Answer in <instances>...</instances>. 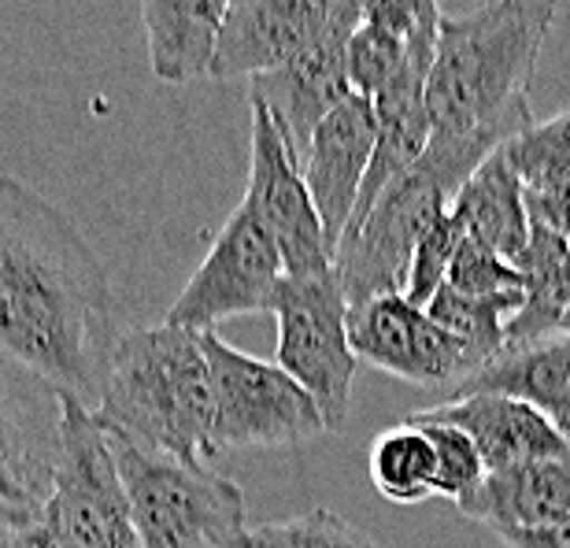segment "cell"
Returning <instances> with one entry per match:
<instances>
[{"label":"cell","mask_w":570,"mask_h":548,"mask_svg":"<svg viewBox=\"0 0 570 548\" xmlns=\"http://www.w3.org/2000/svg\"><path fill=\"white\" fill-rule=\"evenodd\" d=\"M363 22V0L352 4L323 38L278 63L275 71L248 78V97L275 119L282 141L304 167L307 145L330 111L352 97L348 82V41Z\"/></svg>","instance_id":"7c38bea8"},{"label":"cell","mask_w":570,"mask_h":548,"mask_svg":"<svg viewBox=\"0 0 570 548\" xmlns=\"http://www.w3.org/2000/svg\"><path fill=\"white\" fill-rule=\"evenodd\" d=\"M60 456V393L0 356V545L45 516Z\"/></svg>","instance_id":"ba28073f"},{"label":"cell","mask_w":570,"mask_h":548,"mask_svg":"<svg viewBox=\"0 0 570 548\" xmlns=\"http://www.w3.org/2000/svg\"><path fill=\"white\" fill-rule=\"evenodd\" d=\"M560 0H489L463 19L438 27V52L426 78L433 134H493L511 141L533 127L530 82Z\"/></svg>","instance_id":"7a4b0ae2"},{"label":"cell","mask_w":570,"mask_h":548,"mask_svg":"<svg viewBox=\"0 0 570 548\" xmlns=\"http://www.w3.org/2000/svg\"><path fill=\"white\" fill-rule=\"evenodd\" d=\"M100 427L130 497L141 548H242L248 530L242 486L215 474L208 463H186L145 449L108 422Z\"/></svg>","instance_id":"277c9868"},{"label":"cell","mask_w":570,"mask_h":548,"mask_svg":"<svg viewBox=\"0 0 570 548\" xmlns=\"http://www.w3.org/2000/svg\"><path fill=\"white\" fill-rule=\"evenodd\" d=\"M560 334H570V307H567V315H563V323H560Z\"/></svg>","instance_id":"836d02e7"},{"label":"cell","mask_w":570,"mask_h":548,"mask_svg":"<svg viewBox=\"0 0 570 548\" xmlns=\"http://www.w3.org/2000/svg\"><path fill=\"white\" fill-rule=\"evenodd\" d=\"M204 356L212 371V441L223 449H293L326 433L312 393L278 363L256 360L204 330Z\"/></svg>","instance_id":"5b68a950"},{"label":"cell","mask_w":570,"mask_h":548,"mask_svg":"<svg viewBox=\"0 0 570 548\" xmlns=\"http://www.w3.org/2000/svg\"><path fill=\"white\" fill-rule=\"evenodd\" d=\"M363 22L412 41L415 33H438L441 8L438 0H363Z\"/></svg>","instance_id":"f546056e"},{"label":"cell","mask_w":570,"mask_h":548,"mask_svg":"<svg viewBox=\"0 0 570 548\" xmlns=\"http://www.w3.org/2000/svg\"><path fill=\"white\" fill-rule=\"evenodd\" d=\"M527 296L508 293V296H466L455 293L449 285H441L438 296L426 304V315L438 323L444 334H452L460 345L478 360V368L500 356L508 345L504 330L511 319L519 315V307Z\"/></svg>","instance_id":"603a6c76"},{"label":"cell","mask_w":570,"mask_h":548,"mask_svg":"<svg viewBox=\"0 0 570 548\" xmlns=\"http://www.w3.org/2000/svg\"><path fill=\"white\" fill-rule=\"evenodd\" d=\"M63 456L49 500L52 519L60 522L71 548H141L134 530L130 497L122 489L116 456L108 449L97 411L60 397Z\"/></svg>","instance_id":"9c48e42d"},{"label":"cell","mask_w":570,"mask_h":548,"mask_svg":"<svg viewBox=\"0 0 570 548\" xmlns=\"http://www.w3.org/2000/svg\"><path fill=\"white\" fill-rule=\"evenodd\" d=\"M522 189H549L570 182V108L549 123H533L500 148Z\"/></svg>","instance_id":"cb8c5ba5"},{"label":"cell","mask_w":570,"mask_h":548,"mask_svg":"<svg viewBox=\"0 0 570 548\" xmlns=\"http://www.w3.org/2000/svg\"><path fill=\"white\" fill-rule=\"evenodd\" d=\"M116 341L97 248L49 197L0 175V356L97 411Z\"/></svg>","instance_id":"6da1fadb"},{"label":"cell","mask_w":570,"mask_h":548,"mask_svg":"<svg viewBox=\"0 0 570 548\" xmlns=\"http://www.w3.org/2000/svg\"><path fill=\"white\" fill-rule=\"evenodd\" d=\"M452 200L455 189L419 159L407 175L382 189L363 219L348 223L334 248V278L348 307L404 293L419 237L452 208Z\"/></svg>","instance_id":"8992f818"},{"label":"cell","mask_w":570,"mask_h":548,"mask_svg":"<svg viewBox=\"0 0 570 548\" xmlns=\"http://www.w3.org/2000/svg\"><path fill=\"white\" fill-rule=\"evenodd\" d=\"M374 137H379V123H374V108L367 97L352 94L345 105H337L330 116L318 123L304 156V182L315 200V212L323 219L330 248H337L341 234L356 212L363 175H367Z\"/></svg>","instance_id":"9a60e30c"},{"label":"cell","mask_w":570,"mask_h":548,"mask_svg":"<svg viewBox=\"0 0 570 548\" xmlns=\"http://www.w3.org/2000/svg\"><path fill=\"white\" fill-rule=\"evenodd\" d=\"M242 208L271 234L285 278H318L334 271V248L307 193L304 170L282 141L275 119L259 105H253V148Z\"/></svg>","instance_id":"8fae6325"},{"label":"cell","mask_w":570,"mask_h":548,"mask_svg":"<svg viewBox=\"0 0 570 548\" xmlns=\"http://www.w3.org/2000/svg\"><path fill=\"white\" fill-rule=\"evenodd\" d=\"M97 415L145 449L186 463L219 456L212 441V371L197 330L159 323L119 334Z\"/></svg>","instance_id":"3957f363"},{"label":"cell","mask_w":570,"mask_h":548,"mask_svg":"<svg viewBox=\"0 0 570 548\" xmlns=\"http://www.w3.org/2000/svg\"><path fill=\"white\" fill-rule=\"evenodd\" d=\"M271 315L278 319V368L312 393L330 433L348 422L356 390V352L348 341V301L330 274L282 278Z\"/></svg>","instance_id":"52a82bcc"},{"label":"cell","mask_w":570,"mask_h":548,"mask_svg":"<svg viewBox=\"0 0 570 548\" xmlns=\"http://www.w3.org/2000/svg\"><path fill=\"white\" fill-rule=\"evenodd\" d=\"M0 548H71V545H67L60 522L52 519V511L45 508L41 519H33L30 527H22L19 534H11V538Z\"/></svg>","instance_id":"d6a6232c"},{"label":"cell","mask_w":570,"mask_h":548,"mask_svg":"<svg viewBox=\"0 0 570 548\" xmlns=\"http://www.w3.org/2000/svg\"><path fill=\"white\" fill-rule=\"evenodd\" d=\"M360 0H226L208 78L275 71L334 27Z\"/></svg>","instance_id":"5bb4252c"},{"label":"cell","mask_w":570,"mask_h":548,"mask_svg":"<svg viewBox=\"0 0 570 548\" xmlns=\"http://www.w3.org/2000/svg\"><path fill=\"white\" fill-rule=\"evenodd\" d=\"M282 278L285 267L271 234L245 208H237L215 234L208 256L193 271L164 323L204 334L226 319L271 312Z\"/></svg>","instance_id":"30bf717a"},{"label":"cell","mask_w":570,"mask_h":548,"mask_svg":"<svg viewBox=\"0 0 570 548\" xmlns=\"http://www.w3.org/2000/svg\"><path fill=\"white\" fill-rule=\"evenodd\" d=\"M474 393L519 397V401L538 408L541 415H549L570 438V334L508 345L500 356L466 374L460 385H452L449 401Z\"/></svg>","instance_id":"ac0fdd59"},{"label":"cell","mask_w":570,"mask_h":548,"mask_svg":"<svg viewBox=\"0 0 570 548\" xmlns=\"http://www.w3.org/2000/svg\"><path fill=\"white\" fill-rule=\"evenodd\" d=\"M449 290L466 293V296H508V293H522V274L511 260L489 253L485 245L463 237V245L455 248V260L449 267Z\"/></svg>","instance_id":"f1b7e54d"},{"label":"cell","mask_w":570,"mask_h":548,"mask_svg":"<svg viewBox=\"0 0 570 548\" xmlns=\"http://www.w3.org/2000/svg\"><path fill=\"white\" fill-rule=\"evenodd\" d=\"M426 419L452 422L466 438L474 441L478 456L489 471H504V467L544 460V456L570 452V438L556 427L549 415L538 408L504 393H474L460 401H444L423 408Z\"/></svg>","instance_id":"2e32d148"},{"label":"cell","mask_w":570,"mask_h":548,"mask_svg":"<svg viewBox=\"0 0 570 548\" xmlns=\"http://www.w3.org/2000/svg\"><path fill=\"white\" fill-rule=\"evenodd\" d=\"M371 486L393 505H423L438 489V456L430 438L412 422L385 430L367 452Z\"/></svg>","instance_id":"7402d4cb"},{"label":"cell","mask_w":570,"mask_h":548,"mask_svg":"<svg viewBox=\"0 0 570 548\" xmlns=\"http://www.w3.org/2000/svg\"><path fill=\"white\" fill-rule=\"evenodd\" d=\"M522 200H527V215L533 226H544L549 234L570 245V182L549 189H522Z\"/></svg>","instance_id":"4dcf8cb0"},{"label":"cell","mask_w":570,"mask_h":548,"mask_svg":"<svg viewBox=\"0 0 570 548\" xmlns=\"http://www.w3.org/2000/svg\"><path fill=\"white\" fill-rule=\"evenodd\" d=\"M242 548H382L360 527H352L330 508L304 511V516L256 522L245 530Z\"/></svg>","instance_id":"d4e9b609"},{"label":"cell","mask_w":570,"mask_h":548,"mask_svg":"<svg viewBox=\"0 0 570 548\" xmlns=\"http://www.w3.org/2000/svg\"><path fill=\"white\" fill-rule=\"evenodd\" d=\"M455 508L466 522H482L493 534L570 519V452L489 471Z\"/></svg>","instance_id":"e0dca14e"},{"label":"cell","mask_w":570,"mask_h":548,"mask_svg":"<svg viewBox=\"0 0 570 548\" xmlns=\"http://www.w3.org/2000/svg\"><path fill=\"white\" fill-rule=\"evenodd\" d=\"M463 226L455 223L452 212H444L441 219H433L430 231L419 237L412 267H407V282H404V301L415 307H426L444 282H449V267L455 260V248L463 245Z\"/></svg>","instance_id":"83f0119b"},{"label":"cell","mask_w":570,"mask_h":548,"mask_svg":"<svg viewBox=\"0 0 570 548\" xmlns=\"http://www.w3.org/2000/svg\"><path fill=\"white\" fill-rule=\"evenodd\" d=\"M348 341L360 363H371L412 385H460L478 371V360L460 341L433 323L426 307L404 301V293L374 296L348 307Z\"/></svg>","instance_id":"4fadbf2b"},{"label":"cell","mask_w":570,"mask_h":548,"mask_svg":"<svg viewBox=\"0 0 570 548\" xmlns=\"http://www.w3.org/2000/svg\"><path fill=\"white\" fill-rule=\"evenodd\" d=\"M497 538L508 548H570V519L549 522V527H530V530H504Z\"/></svg>","instance_id":"1f68e13d"},{"label":"cell","mask_w":570,"mask_h":548,"mask_svg":"<svg viewBox=\"0 0 570 548\" xmlns=\"http://www.w3.org/2000/svg\"><path fill=\"white\" fill-rule=\"evenodd\" d=\"M404 422L423 430L433 444V456H438V489H433V497H444V500H452V505L471 497L478 482L485 478V463H482V456H478L474 441L466 438L460 427L426 419L423 411H412Z\"/></svg>","instance_id":"484cf974"},{"label":"cell","mask_w":570,"mask_h":548,"mask_svg":"<svg viewBox=\"0 0 570 548\" xmlns=\"http://www.w3.org/2000/svg\"><path fill=\"white\" fill-rule=\"evenodd\" d=\"M153 75L167 86L208 78L226 0H138Z\"/></svg>","instance_id":"d6986e66"},{"label":"cell","mask_w":570,"mask_h":548,"mask_svg":"<svg viewBox=\"0 0 570 548\" xmlns=\"http://www.w3.org/2000/svg\"><path fill=\"white\" fill-rule=\"evenodd\" d=\"M515 267L522 274L527 301L504 330L508 345H527V341L560 334V323L570 307V245L544 226L530 223V245L515 260Z\"/></svg>","instance_id":"44dd1931"},{"label":"cell","mask_w":570,"mask_h":548,"mask_svg":"<svg viewBox=\"0 0 570 548\" xmlns=\"http://www.w3.org/2000/svg\"><path fill=\"white\" fill-rule=\"evenodd\" d=\"M407 63V41L371 22H360L348 41V82L356 97H379Z\"/></svg>","instance_id":"4316f807"},{"label":"cell","mask_w":570,"mask_h":548,"mask_svg":"<svg viewBox=\"0 0 570 548\" xmlns=\"http://www.w3.org/2000/svg\"><path fill=\"white\" fill-rule=\"evenodd\" d=\"M449 212L463 226V234L471 242L485 245L489 253L504 256L511 264L527 253L530 215L527 200H522V182L511 170L504 153H493L463 182V189L455 193Z\"/></svg>","instance_id":"ffe728a7"}]
</instances>
